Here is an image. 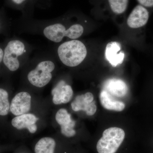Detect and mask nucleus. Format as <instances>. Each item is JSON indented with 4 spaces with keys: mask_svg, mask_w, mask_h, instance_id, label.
Masks as SVG:
<instances>
[{
    "mask_svg": "<svg viewBox=\"0 0 153 153\" xmlns=\"http://www.w3.org/2000/svg\"><path fill=\"white\" fill-rule=\"evenodd\" d=\"M111 8L117 14L123 13L126 10L128 0H108Z\"/></svg>",
    "mask_w": 153,
    "mask_h": 153,
    "instance_id": "f3484780",
    "label": "nucleus"
},
{
    "mask_svg": "<svg viewBox=\"0 0 153 153\" xmlns=\"http://www.w3.org/2000/svg\"><path fill=\"white\" fill-rule=\"evenodd\" d=\"M57 143L53 138L44 137L36 143L34 147L35 153H55Z\"/></svg>",
    "mask_w": 153,
    "mask_h": 153,
    "instance_id": "2eb2a0df",
    "label": "nucleus"
},
{
    "mask_svg": "<svg viewBox=\"0 0 153 153\" xmlns=\"http://www.w3.org/2000/svg\"><path fill=\"white\" fill-rule=\"evenodd\" d=\"M125 138V132L123 129L111 127L103 131L102 136L96 145L98 153H116Z\"/></svg>",
    "mask_w": 153,
    "mask_h": 153,
    "instance_id": "39448f33",
    "label": "nucleus"
},
{
    "mask_svg": "<svg viewBox=\"0 0 153 153\" xmlns=\"http://www.w3.org/2000/svg\"><path fill=\"white\" fill-rule=\"evenodd\" d=\"M49 58L44 57L37 63L35 68L28 72L27 79L33 86L39 88L44 87L52 80L55 63Z\"/></svg>",
    "mask_w": 153,
    "mask_h": 153,
    "instance_id": "20e7f679",
    "label": "nucleus"
},
{
    "mask_svg": "<svg viewBox=\"0 0 153 153\" xmlns=\"http://www.w3.org/2000/svg\"><path fill=\"white\" fill-rule=\"evenodd\" d=\"M30 46L27 43L19 39L9 41L4 49L3 63L11 71H16L23 60L29 58Z\"/></svg>",
    "mask_w": 153,
    "mask_h": 153,
    "instance_id": "7ed1b4c3",
    "label": "nucleus"
},
{
    "mask_svg": "<svg viewBox=\"0 0 153 153\" xmlns=\"http://www.w3.org/2000/svg\"><path fill=\"white\" fill-rule=\"evenodd\" d=\"M71 107L74 111H82L88 116L95 114L97 109L93 94L89 92L76 96L71 102Z\"/></svg>",
    "mask_w": 153,
    "mask_h": 153,
    "instance_id": "423d86ee",
    "label": "nucleus"
},
{
    "mask_svg": "<svg viewBox=\"0 0 153 153\" xmlns=\"http://www.w3.org/2000/svg\"><path fill=\"white\" fill-rule=\"evenodd\" d=\"M56 53L57 58L63 65L75 67L85 60L87 50L82 41L76 39L61 43L57 47Z\"/></svg>",
    "mask_w": 153,
    "mask_h": 153,
    "instance_id": "f257e3e1",
    "label": "nucleus"
},
{
    "mask_svg": "<svg viewBox=\"0 0 153 153\" xmlns=\"http://www.w3.org/2000/svg\"><path fill=\"white\" fill-rule=\"evenodd\" d=\"M31 96L28 92L22 91L17 94L11 101V113L16 116L28 113L31 109Z\"/></svg>",
    "mask_w": 153,
    "mask_h": 153,
    "instance_id": "1a4fd4ad",
    "label": "nucleus"
},
{
    "mask_svg": "<svg viewBox=\"0 0 153 153\" xmlns=\"http://www.w3.org/2000/svg\"><path fill=\"white\" fill-rule=\"evenodd\" d=\"M140 4L141 5L147 7H153V0H137Z\"/></svg>",
    "mask_w": 153,
    "mask_h": 153,
    "instance_id": "a211bd4d",
    "label": "nucleus"
},
{
    "mask_svg": "<svg viewBox=\"0 0 153 153\" xmlns=\"http://www.w3.org/2000/svg\"><path fill=\"white\" fill-rule=\"evenodd\" d=\"M1 24L0 22V31H1Z\"/></svg>",
    "mask_w": 153,
    "mask_h": 153,
    "instance_id": "412c9836",
    "label": "nucleus"
},
{
    "mask_svg": "<svg viewBox=\"0 0 153 153\" xmlns=\"http://www.w3.org/2000/svg\"><path fill=\"white\" fill-rule=\"evenodd\" d=\"M102 89L113 97H124L128 91V86L123 80L115 78L106 79L102 84Z\"/></svg>",
    "mask_w": 153,
    "mask_h": 153,
    "instance_id": "9d476101",
    "label": "nucleus"
},
{
    "mask_svg": "<svg viewBox=\"0 0 153 153\" xmlns=\"http://www.w3.org/2000/svg\"><path fill=\"white\" fill-rule=\"evenodd\" d=\"M99 98L102 106L108 110L121 111L125 108L123 102L115 99L113 97L102 89L100 93Z\"/></svg>",
    "mask_w": 153,
    "mask_h": 153,
    "instance_id": "4468645a",
    "label": "nucleus"
},
{
    "mask_svg": "<svg viewBox=\"0 0 153 153\" xmlns=\"http://www.w3.org/2000/svg\"><path fill=\"white\" fill-rule=\"evenodd\" d=\"M4 56V49L0 47V63L3 62Z\"/></svg>",
    "mask_w": 153,
    "mask_h": 153,
    "instance_id": "aec40b11",
    "label": "nucleus"
},
{
    "mask_svg": "<svg viewBox=\"0 0 153 153\" xmlns=\"http://www.w3.org/2000/svg\"><path fill=\"white\" fill-rule=\"evenodd\" d=\"M38 118L35 114L31 113L17 116L12 120V125L18 130L27 129L31 134H34L38 129L37 123Z\"/></svg>",
    "mask_w": 153,
    "mask_h": 153,
    "instance_id": "f8f14e48",
    "label": "nucleus"
},
{
    "mask_svg": "<svg viewBox=\"0 0 153 153\" xmlns=\"http://www.w3.org/2000/svg\"><path fill=\"white\" fill-rule=\"evenodd\" d=\"M8 97L7 91L0 88V115L6 116L9 113L10 105Z\"/></svg>",
    "mask_w": 153,
    "mask_h": 153,
    "instance_id": "dca6fc26",
    "label": "nucleus"
},
{
    "mask_svg": "<svg viewBox=\"0 0 153 153\" xmlns=\"http://www.w3.org/2000/svg\"><path fill=\"white\" fill-rule=\"evenodd\" d=\"M149 14L143 6H137L130 14L127 19V25L132 29H139L147 24Z\"/></svg>",
    "mask_w": 153,
    "mask_h": 153,
    "instance_id": "9b49d317",
    "label": "nucleus"
},
{
    "mask_svg": "<svg viewBox=\"0 0 153 153\" xmlns=\"http://www.w3.org/2000/svg\"><path fill=\"white\" fill-rule=\"evenodd\" d=\"M41 33L47 39L56 44H59L64 38L76 40L81 37L84 29L82 25L74 24L70 27L62 22H55L47 23L41 29Z\"/></svg>",
    "mask_w": 153,
    "mask_h": 153,
    "instance_id": "f03ea898",
    "label": "nucleus"
},
{
    "mask_svg": "<svg viewBox=\"0 0 153 153\" xmlns=\"http://www.w3.org/2000/svg\"><path fill=\"white\" fill-rule=\"evenodd\" d=\"M55 118L60 126V132L63 136L70 138L76 135V131L74 129L76 123L67 110L63 108L58 110Z\"/></svg>",
    "mask_w": 153,
    "mask_h": 153,
    "instance_id": "0eeeda50",
    "label": "nucleus"
},
{
    "mask_svg": "<svg viewBox=\"0 0 153 153\" xmlns=\"http://www.w3.org/2000/svg\"><path fill=\"white\" fill-rule=\"evenodd\" d=\"M51 94L52 102L55 105L66 104L71 101L73 97V91L71 85L64 79L57 81L52 88Z\"/></svg>",
    "mask_w": 153,
    "mask_h": 153,
    "instance_id": "6e6552de",
    "label": "nucleus"
},
{
    "mask_svg": "<svg viewBox=\"0 0 153 153\" xmlns=\"http://www.w3.org/2000/svg\"><path fill=\"white\" fill-rule=\"evenodd\" d=\"M120 44L116 41L110 42L105 47V58L113 67H116L123 62L125 54L120 52Z\"/></svg>",
    "mask_w": 153,
    "mask_h": 153,
    "instance_id": "ddd939ff",
    "label": "nucleus"
},
{
    "mask_svg": "<svg viewBox=\"0 0 153 153\" xmlns=\"http://www.w3.org/2000/svg\"><path fill=\"white\" fill-rule=\"evenodd\" d=\"M26 0H12L13 2L17 5H20L23 4Z\"/></svg>",
    "mask_w": 153,
    "mask_h": 153,
    "instance_id": "6ab92c4d",
    "label": "nucleus"
}]
</instances>
